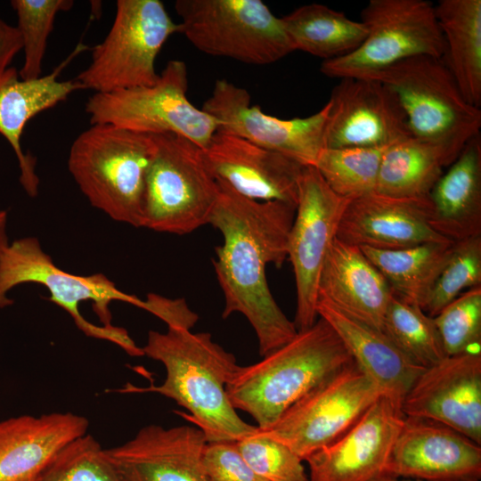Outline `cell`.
Returning a JSON list of instances; mask_svg holds the SVG:
<instances>
[{"label": "cell", "instance_id": "6da1fadb", "mask_svg": "<svg viewBox=\"0 0 481 481\" xmlns=\"http://www.w3.org/2000/svg\"><path fill=\"white\" fill-rule=\"evenodd\" d=\"M219 194L209 224L223 235L213 265L224 298L222 317L243 314L254 329L265 356L291 340L294 324L274 300L265 268L288 258L289 234L296 206L247 199L218 182Z\"/></svg>", "mask_w": 481, "mask_h": 481}, {"label": "cell", "instance_id": "7a4b0ae2", "mask_svg": "<svg viewBox=\"0 0 481 481\" xmlns=\"http://www.w3.org/2000/svg\"><path fill=\"white\" fill-rule=\"evenodd\" d=\"M142 348L164 365L166 379L160 386L127 385L120 392H153L174 400L189 412L180 414L202 430L207 442H236L257 430L238 415L226 393L240 365L210 333L174 327L150 330Z\"/></svg>", "mask_w": 481, "mask_h": 481}, {"label": "cell", "instance_id": "3957f363", "mask_svg": "<svg viewBox=\"0 0 481 481\" xmlns=\"http://www.w3.org/2000/svg\"><path fill=\"white\" fill-rule=\"evenodd\" d=\"M249 366H239L226 385L235 410L267 429L294 404L354 360L322 318Z\"/></svg>", "mask_w": 481, "mask_h": 481}, {"label": "cell", "instance_id": "277c9868", "mask_svg": "<svg viewBox=\"0 0 481 481\" xmlns=\"http://www.w3.org/2000/svg\"><path fill=\"white\" fill-rule=\"evenodd\" d=\"M24 283L46 288L47 299L66 311L86 336L111 342L131 356L144 355L126 330L112 324L109 306L113 301L126 302L156 315L157 294L150 293L143 300L120 290L103 273L77 275L65 272L35 237L13 240L0 256V308L13 304L8 292Z\"/></svg>", "mask_w": 481, "mask_h": 481}, {"label": "cell", "instance_id": "5b68a950", "mask_svg": "<svg viewBox=\"0 0 481 481\" xmlns=\"http://www.w3.org/2000/svg\"><path fill=\"white\" fill-rule=\"evenodd\" d=\"M151 135L95 124L73 141L68 169L95 208L142 227L146 176L154 152Z\"/></svg>", "mask_w": 481, "mask_h": 481}, {"label": "cell", "instance_id": "8992f818", "mask_svg": "<svg viewBox=\"0 0 481 481\" xmlns=\"http://www.w3.org/2000/svg\"><path fill=\"white\" fill-rule=\"evenodd\" d=\"M373 79L395 94L412 135L440 148L452 162L480 135V109L466 101L443 58L404 60Z\"/></svg>", "mask_w": 481, "mask_h": 481}, {"label": "cell", "instance_id": "52a82bcc", "mask_svg": "<svg viewBox=\"0 0 481 481\" xmlns=\"http://www.w3.org/2000/svg\"><path fill=\"white\" fill-rule=\"evenodd\" d=\"M151 135L155 148L146 176L142 227L191 233L209 224L218 183L200 146L175 134Z\"/></svg>", "mask_w": 481, "mask_h": 481}, {"label": "cell", "instance_id": "ba28073f", "mask_svg": "<svg viewBox=\"0 0 481 481\" xmlns=\"http://www.w3.org/2000/svg\"><path fill=\"white\" fill-rule=\"evenodd\" d=\"M159 0H118L112 25L94 46L89 65L75 78L83 87L105 94L154 85L157 56L180 33Z\"/></svg>", "mask_w": 481, "mask_h": 481}, {"label": "cell", "instance_id": "9c48e42d", "mask_svg": "<svg viewBox=\"0 0 481 481\" xmlns=\"http://www.w3.org/2000/svg\"><path fill=\"white\" fill-rule=\"evenodd\" d=\"M181 32L199 51L265 65L295 51L281 18L261 0H177Z\"/></svg>", "mask_w": 481, "mask_h": 481}, {"label": "cell", "instance_id": "30bf717a", "mask_svg": "<svg viewBox=\"0 0 481 481\" xmlns=\"http://www.w3.org/2000/svg\"><path fill=\"white\" fill-rule=\"evenodd\" d=\"M187 89L186 63L171 60L154 85L94 93L85 110L90 125L109 124L145 135L175 134L204 150L219 124L188 100Z\"/></svg>", "mask_w": 481, "mask_h": 481}, {"label": "cell", "instance_id": "8fae6325", "mask_svg": "<svg viewBox=\"0 0 481 481\" xmlns=\"http://www.w3.org/2000/svg\"><path fill=\"white\" fill-rule=\"evenodd\" d=\"M367 29L363 43L350 53L323 61L329 77L373 79L388 67L416 56L443 58L444 40L435 5L427 0H370L361 12Z\"/></svg>", "mask_w": 481, "mask_h": 481}, {"label": "cell", "instance_id": "7c38bea8", "mask_svg": "<svg viewBox=\"0 0 481 481\" xmlns=\"http://www.w3.org/2000/svg\"><path fill=\"white\" fill-rule=\"evenodd\" d=\"M383 394L355 362L318 385L260 433L302 461L345 434Z\"/></svg>", "mask_w": 481, "mask_h": 481}, {"label": "cell", "instance_id": "4fadbf2b", "mask_svg": "<svg viewBox=\"0 0 481 481\" xmlns=\"http://www.w3.org/2000/svg\"><path fill=\"white\" fill-rule=\"evenodd\" d=\"M349 200L336 194L314 167H303L287 247L295 276L298 331L310 328L318 319L320 274Z\"/></svg>", "mask_w": 481, "mask_h": 481}, {"label": "cell", "instance_id": "5bb4252c", "mask_svg": "<svg viewBox=\"0 0 481 481\" xmlns=\"http://www.w3.org/2000/svg\"><path fill=\"white\" fill-rule=\"evenodd\" d=\"M201 110L215 118L218 132L245 139L280 153L303 167H314L325 148L328 102L306 118L283 119L250 105V94L225 79L216 80Z\"/></svg>", "mask_w": 481, "mask_h": 481}, {"label": "cell", "instance_id": "9a60e30c", "mask_svg": "<svg viewBox=\"0 0 481 481\" xmlns=\"http://www.w3.org/2000/svg\"><path fill=\"white\" fill-rule=\"evenodd\" d=\"M328 104L325 148H381L412 136L395 94L378 80L340 78Z\"/></svg>", "mask_w": 481, "mask_h": 481}, {"label": "cell", "instance_id": "2e32d148", "mask_svg": "<svg viewBox=\"0 0 481 481\" xmlns=\"http://www.w3.org/2000/svg\"><path fill=\"white\" fill-rule=\"evenodd\" d=\"M401 404L382 394L345 434L306 459L308 481H375L386 476L405 417Z\"/></svg>", "mask_w": 481, "mask_h": 481}, {"label": "cell", "instance_id": "e0dca14e", "mask_svg": "<svg viewBox=\"0 0 481 481\" xmlns=\"http://www.w3.org/2000/svg\"><path fill=\"white\" fill-rule=\"evenodd\" d=\"M405 416L443 423L481 444V352L424 368L402 400Z\"/></svg>", "mask_w": 481, "mask_h": 481}, {"label": "cell", "instance_id": "ac0fdd59", "mask_svg": "<svg viewBox=\"0 0 481 481\" xmlns=\"http://www.w3.org/2000/svg\"><path fill=\"white\" fill-rule=\"evenodd\" d=\"M387 475L422 481H480L481 445L438 421L405 416Z\"/></svg>", "mask_w": 481, "mask_h": 481}, {"label": "cell", "instance_id": "d6986e66", "mask_svg": "<svg viewBox=\"0 0 481 481\" xmlns=\"http://www.w3.org/2000/svg\"><path fill=\"white\" fill-rule=\"evenodd\" d=\"M216 181L257 201H280L297 207L303 166L245 139L216 132L203 150Z\"/></svg>", "mask_w": 481, "mask_h": 481}, {"label": "cell", "instance_id": "ffe728a7", "mask_svg": "<svg viewBox=\"0 0 481 481\" xmlns=\"http://www.w3.org/2000/svg\"><path fill=\"white\" fill-rule=\"evenodd\" d=\"M429 216L428 197L397 198L373 192L348 201L336 238L377 249L449 240L432 229Z\"/></svg>", "mask_w": 481, "mask_h": 481}, {"label": "cell", "instance_id": "44dd1931", "mask_svg": "<svg viewBox=\"0 0 481 481\" xmlns=\"http://www.w3.org/2000/svg\"><path fill=\"white\" fill-rule=\"evenodd\" d=\"M206 444L198 427L149 425L104 452L126 481H208L202 466Z\"/></svg>", "mask_w": 481, "mask_h": 481}, {"label": "cell", "instance_id": "7402d4cb", "mask_svg": "<svg viewBox=\"0 0 481 481\" xmlns=\"http://www.w3.org/2000/svg\"><path fill=\"white\" fill-rule=\"evenodd\" d=\"M88 427L86 417L72 412L0 420V481H43L54 457Z\"/></svg>", "mask_w": 481, "mask_h": 481}, {"label": "cell", "instance_id": "603a6c76", "mask_svg": "<svg viewBox=\"0 0 481 481\" xmlns=\"http://www.w3.org/2000/svg\"><path fill=\"white\" fill-rule=\"evenodd\" d=\"M86 49V45H78L51 73L35 79H21L14 67L0 74V135L14 151L20 171V183L29 197L37 195L39 178L36 159L21 147L25 126L39 113L65 101L74 92L84 90L75 79L60 80L59 76L69 61Z\"/></svg>", "mask_w": 481, "mask_h": 481}, {"label": "cell", "instance_id": "cb8c5ba5", "mask_svg": "<svg viewBox=\"0 0 481 481\" xmlns=\"http://www.w3.org/2000/svg\"><path fill=\"white\" fill-rule=\"evenodd\" d=\"M392 294L384 276L359 247L335 238L320 274L318 299L382 331Z\"/></svg>", "mask_w": 481, "mask_h": 481}, {"label": "cell", "instance_id": "d4e9b609", "mask_svg": "<svg viewBox=\"0 0 481 481\" xmlns=\"http://www.w3.org/2000/svg\"><path fill=\"white\" fill-rule=\"evenodd\" d=\"M318 317L338 334L354 362L383 394L402 402L424 368L412 363L382 331L342 311L325 299H318Z\"/></svg>", "mask_w": 481, "mask_h": 481}, {"label": "cell", "instance_id": "484cf974", "mask_svg": "<svg viewBox=\"0 0 481 481\" xmlns=\"http://www.w3.org/2000/svg\"><path fill=\"white\" fill-rule=\"evenodd\" d=\"M428 197L429 224L451 241L481 236V137L468 142Z\"/></svg>", "mask_w": 481, "mask_h": 481}, {"label": "cell", "instance_id": "4316f807", "mask_svg": "<svg viewBox=\"0 0 481 481\" xmlns=\"http://www.w3.org/2000/svg\"><path fill=\"white\" fill-rule=\"evenodd\" d=\"M435 12L445 51L443 60L462 95L481 105V0H440Z\"/></svg>", "mask_w": 481, "mask_h": 481}, {"label": "cell", "instance_id": "83f0119b", "mask_svg": "<svg viewBox=\"0 0 481 481\" xmlns=\"http://www.w3.org/2000/svg\"><path fill=\"white\" fill-rule=\"evenodd\" d=\"M453 244L445 240L401 249H360L395 296L423 310Z\"/></svg>", "mask_w": 481, "mask_h": 481}, {"label": "cell", "instance_id": "f1b7e54d", "mask_svg": "<svg viewBox=\"0 0 481 481\" xmlns=\"http://www.w3.org/2000/svg\"><path fill=\"white\" fill-rule=\"evenodd\" d=\"M452 163L440 148L411 136L386 148L375 192L397 198L428 197Z\"/></svg>", "mask_w": 481, "mask_h": 481}, {"label": "cell", "instance_id": "f546056e", "mask_svg": "<svg viewBox=\"0 0 481 481\" xmlns=\"http://www.w3.org/2000/svg\"><path fill=\"white\" fill-rule=\"evenodd\" d=\"M281 20L295 51L323 61L350 53L367 36V29L361 20H351L343 12L321 4L302 5Z\"/></svg>", "mask_w": 481, "mask_h": 481}, {"label": "cell", "instance_id": "4dcf8cb0", "mask_svg": "<svg viewBox=\"0 0 481 481\" xmlns=\"http://www.w3.org/2000/svg\"><path fill=\"white\" fill-rule=\"evenodd\" d=\"M382 331L421 368L432 366L447 356L434 318L394 293L386 311Z\"/></svg>", "mask_w": 481, "mask_h": 481}, {"label": "cell", "instance_id": "1f68e13d", "mask_svg": "<svg viewBox=\"0 0 481 481\" xmlns=\"http://www.w3.org/2000/svg\"><path fill=\"white\" fill-rule=\"evenodd\" d=\"M387 147L324 148L314 167L336 194L353 200L376 191Z\"/></svg>", "mask_w": 481, "mask_h": 481}, {"label": "cell", "instance_id": "d6a6232c", "mask_svg": "<svg viewBox=\"0 0 481 481\" xmlns=\"http://www.w3.org/2000/svg\"><path fill=\"white\" fill-rule=\"evenodd\" d=\"M71 0H12L11 6L17 15L23 64L19 72L21 79H35L42 76V64L47 42L57 14L69 11Z\"/></svg>", "mask_w": 481, "mask_h": 481}, {"label": "cell", "instance_id": "836d02e7", "mask_svg": "<svg viewBox=\"0 0 481 481\" xmlns=\"http://www.w3.org/2000/svg\"><path fill=\"white\" fill-rule=\"evenodd\" d=\"M480 286L481 236L455 241L423 311L434 317L464 289Z\"/></svg>", "mask_w": 481, "mask_h": 481}, {"label": "cell", "instance_id": "e575fe53", "mask_svg": "<svg viewBox=\"0 0 481 481\" xmlns=\"http://www.w3.org/2000/svg\"><path fill=\"white\" fill-rule=\"evenodd\" d=\"M43 481H126L90 434L73 440L54 457Z\"/></svg>", "mask_w": 481, "mask_h": 481}, {"label": "cell", "instance_id": "d590c367", "mask_svg": "<svg viewBox=\"0 0 481 481\" xmlns=\"http://www.w3.org/2000/svg\"><path fill=\"white\" fill-rule=\"evenodd\" d=\"M433 318L446 355L480 351L481 286L464 291Z\"/></svg>", "mask_w": 481, "mask_h": 481}, {"label": "cell", "instance_id": "8d00e7d4", "mask_svg": "<svg viewBox=\"0 0 481 481\" xmlns=\"http://www.w3.org/2000/svg\"><path fill=\"white\" fill-rule=\"evenodd\" d=\"M236 444L249 466L266 481H308L303 461L258 428L236 441Z\"/></svg>", "mask_w": 481, "mask_h": 481}, {"label": "cell", "instance_id": "74e56055", "mask_svg": "<svg viewBox=\"0 0 481 481\" xmlns=\"http://www.w3.org/2000/svg\"><path fill=\"white\" fill-rule=\"evenodd\" d=\"M202 466L208 481H266L246 462L236 442H207Z\"/></svg>", "mask_w": 481, "mask_h": 481}, {"label": "cell", "instance_id": "f35d334b", "mask_svg": "<svg viewBox=\"0 0 481 481\" xmlns=\"http://www.w3.org/2000/svg\"><path fill=\"white\" fill-rule=\"evenodd\" d=\"M21 49V38L16 26L0 19V74L11 67L12 60Z\"/></svg>", "mask_w": 481, "mask_h": 481}, {"label": "cell", "instance_id": "ab89813d", "mask_svg": "<svg viewBox=\"0 0 481 481\" xmlns=\"http://www.w3.org/2000/svg\"><path fill=\"white\" fill-rule=\"evenodd\" d=\"M7 212L0 210V256L8 246L9 241L6 233Z\"/></svg>", "mask_w": 481, "mask_h": 481}, {"label": "cell", "instance_id": "60d3db41", "mask_svg": "<svg viewBox=\"0 0 481 481\" xmlns=\"http://www.w3.org/2000/svg\"><path fill=\"white\" fill-rule=\"evenodd\" d=\"M375 481H422V480H415V479H408V478L401 479L400 477L386 475Z\"/></svg>", "mask_w": 481, "mask_h": 481}]
</instances>
